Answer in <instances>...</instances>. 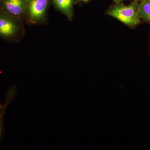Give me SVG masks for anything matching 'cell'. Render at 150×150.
<instances>
[{
    "label": "cell",
    "instance_id": "obj_1",
    "mask_svg": "<svg viewBox=\"0 0 150 150\" xmlns=\"http://www.w3.org/2000/svg\"><path fill=\"white\" fill-rule=\"evenodd\" d=\"M24 33L22 18L9 14L0 9V38L11 43H17Z\"/></svg>",
    "mask_w": 150,
    "mask_h": 150
},
{
    "label": "cell",
    "instance_id": "obj_2",
    "mask_svg": "<svg viewBox=\"0 0 150 150\" xmlns=\"http://www.w3.org/2000/svg\"><path fill=\"white\" fill-rule=\"evenodd\" d=\"M138 4L135 2L128 5L116 4L108 10L106 14L129 27H135L140 24L142 20L138 12Z\"/></svg>",
    "mask_w": 150,
    "mask_h": 150
},
{
    "label": "cell",
    "instance_id": "obj_3",
    "mask_svg": "<svg viewBox=\"0 0 150 150\" xmlns=\"http://www.w3.org/2000/svg\"><path fill=\"white\" fill-rule=\"evenodd\" d=\"M49 0H27L24 15L25 21L32 25L40 24L46 20Z\"/></svg>",
    "mask_w": 150,
    "mask_h": 150
},
{
    "label": "cell",
    "instance_id": "obj_4",
    "mask_svg": "<svg viewBox=\"0 0 150 150\" xmlns=\"http://www.w3.org/2000/svg\"><path fill=\"white\" fill-rule=\"evenodd\" d=\"M27 0H0V9L5 12L22 18L26 8Z\"/></svg>",
    "mask_w": 150,
    "mask_h": 150
},
{
    "label": "cell",
    "instance_id": "obj_5",
    "mask_svg": "<svg viewBox=\"0 0 150 150\" xmlns=\"http://www.w3.org/2000/svg\"><path fill=\"white\" fill-rule=\"evenodd\" d=\"M53 1L56 9L71 21L74 15V0H53Z\"/></svg>",
    "mask_w": 150,
    "mask_h": 150
},
{
    "label": "cell",
    "instance_id": "obj_6",
    "mask_svg": "<svg viewBox=\"0 0 150 150\" xmlns=\"http://www.w3.org/2000/svg\"><path fill=\"white\" fill-rule=\"evenodd\" d=\"M138 12L141 20L150 23V1L144 0L138 4Z\"/></svg>",
    "mask_w": 150,
    "mask_h": 150
},
{
    "label": "cell",
    "instance_id": "obj_7",
    "mask_svg": "<svg viewBox=\"0 0 150 150\" xmlns=\"http://www.w3.org/2000/svg\"><path fill=\"white\" fill-rule=\"evenodd\" d=\"M14 94L11 91H8L6 95L5 101L4 104L0 106V142L2 137L4 118L6 109L10 103L13 98Z\"/></svg>",
    "mask_w": 150,
    "mask_h": 150
},
{
    "label": "cell",
    "instance_id": "obj_8",
    "mask_svg": "<svg viewBox=\"0 0 150 150\" xmlns=\"http://www.w3.org/2000/svg\"><path fill=\"white\" fill-rule=\"evenodd\" d=\"M112 1L116 4H119L124 1H127V0H112Z\"/></svg>",
    "mask_w": 150,
    "mask_h": 150
},
{
    "label": "cell",
    "instance_id": "obj_9",
    "mask_svg": "<svg viewBox=\"0 0 150 150\" xmlns=\"http://www.w3.org/2000/svg\"><path fill=\"white\" fill-rule=\"evenodd\" d=\"M78 1L81 3H87L90 0H77Z\"/></svg>",
    "mask_w": 150,
    "mask_h": 150
},
{
    "label": "cell",
    "instance_id": "obj_10",
    "mask_svg": "<svg viewBox=\"0 0 150 150\" xmlns=\"http://www.w3.org/2000/svg\"><path fill=\"white\" fill-rule=\"evenodd\" d=\"M134 2H135L139 3L141 2L142 1H144V0H134Z\"/></svg>",
    "mask_w": 150,
    "mask_h": 150
},
{
    "label": "cell",
    "instance_id": "obj_11",
    "mask_svg": "<svg viewBox=\"0 0 150 150\" xmlns=\"http://www.w3.org/2000/svg\"><path fill=\"white\" fill-rule=\"evenodd\" d=\"M149 1H150V0H149Z\"/></svg>",
    "mask_w": 150,
    "mask_h": 150
}]
</instances>
